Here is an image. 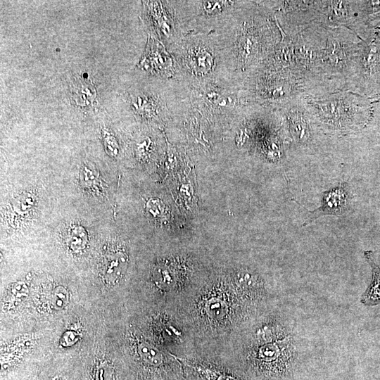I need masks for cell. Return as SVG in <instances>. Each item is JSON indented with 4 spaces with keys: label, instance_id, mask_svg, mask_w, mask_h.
Segmentation results:
<instances>
[{
    "label": "cell",
    "instance_id": "cell-1",
    "mask_svg": "<svg viewBox=\"0 0 380 380\" xmlns=\"http://www.w3.org/2000/svg\"><path fill=\"white\" fill-rule=\"evenodd\" d=\"M320 202L319 207L310 211V215L303 224V227L308 225L322 216H338L347 213L349 208L348 184L345 182H341L325 191L322 194Z\"/></svg>",
    "mask_w": 380,
    "mask_h": 380
},
{
    "label": "cell",
    "instance_id": "cell-2",
    "mask_svg": "<svg viewBox=\"0 0 380 380\" xmlns=\"http://www.w3.org/2000/svg\"><path fill=\"white\" fill-rule=\"evenodd\" d=\"M125 251L113 246L103 254L101 262V274L104 283L111 286L117 283L124 274L127 264Z\"/></svg>",
    "mask_w": 380,
    "mask_h": 380
},
{
    "label": "cell",
    "instance_id": "cell-3",
    "mask_svg": "<svg viewBox=\"0 0 380 380\" xmlns=\"http://www.w3.org/2000/svg\"><path fill=\"white\" fill-rule=\"evenodd\" d=\"M364 256L371 267L372 280L367 289L362 294L360 302L366 306L380 305V267L376 262L372 251H365Z\"/></svg>",
    "mask_w": 380,
    "mask_h": 380
},
{
    "label": "cell",
    "instance_id": "cell-4",
    "mask_svg": "<svg viewBox=\"0 0 380 380\" xmlns=\"http://www.w3.org/2000/svg\"><path fill=\"white\" fill-rule=\"evenodd\" d=\"M176 358L194 370L203 380H241L238 376L222 369Z\"/></svg>",
    "mask_w": 380,
    "mask_h": 380
},
{
    "label": "cell",
    "instance_id": "cell-5",
    "mask_svg": "<svg viewBox=\"0 0 380 380\" xmlns=\"http://www.w3.org/2000/svg\"><path fill=\"white\" fill-rule=\"evenodd\" d=\"M72 97L75 103L84 107L91 105L96 96L93 84L83 79H75L71 84Z\"/></svg>",
    "mask_w": 380,
    "mask_h": 380
},
{
    "label": "cell",
    "instance_id": "cell-6",
    "mask_svg": "<svg viewBox=\"0 0 380 380\" xmlns=\"http://www.w3.org/2000/svg\"><path fill=\"white\" fill-rule=\"evenodd\" d=\"M138 352L140 357L147 365L158 367L163 363L162 353L156 348L146 341L139 344Z\"/></svg>",
    "mask_w": 380,
    "mask_h": 380
},
{
    "label": "cell",
    "instance_id": "cell-7",
    "mask_svg": "<svg viewBox=\"0 0 380 380\" xmlns=\"http://www.w3.org/2000/svg\"><path fill=\"white\" fill-rule=\"evenodd\" d=\"M87 233L82 227L75 226L69 230L68 244L72 251L79 252L83 250L87 245Z\"/></svg>",
    "mask_w": 380,
    "mask_h": 380
},
{
    "label": "cell",
    "instance_id": "cell-8",
    "mask_svg": "<svg viewBox=\"0 0 380 380\" xmlns=\"http://www.w3.org/2000/svg\"><path fill=\"white\" fill-rule=\"evenodd\" d=\"M94 380H113V370L106 363H101L96 368Z\"/></svg>",
    "mask_w": 380,
    "mask_h": 380
},
{
    "label": "cell",
    "instance_id": "cell-9",
    "mask_svg": "<svg viewBox=\"0 0 380 380\" xmlns=\"http://www.w3.org/2000/svg\"><path fill=\"white\" fill-rule=\"evenodd\" d=\"M146 208L149 214L154 218H160L165 212V208L162 202L157 199L149 200Z\"/></svg>",
    "mask_w": 380,
    "mask_h": 380
},
{
    "label": "cell",
    "instance_id": "cell-10",
    "mask_svg": "<svg viewBox=\"0 0 380 380\" xmlns=\"http://www.w3.org/2000/svg\"><path fill=\"white\" fill-rule=\"evenodd\" d=\"M53 303L56 308H61L64 306L65 303L68 300L67 292L65 289L62 288H58L55 291L53 296Z\"/></svg>",
    "mask_w": 380,
    "mask_h": 380
}]
</instances>
